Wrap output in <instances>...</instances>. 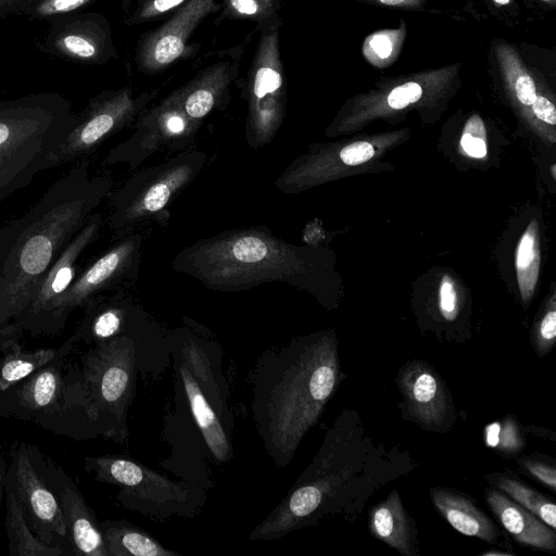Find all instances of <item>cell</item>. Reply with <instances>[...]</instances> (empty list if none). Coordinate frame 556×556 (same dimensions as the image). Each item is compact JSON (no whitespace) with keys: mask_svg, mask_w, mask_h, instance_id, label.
Segmentation results:
<instances>
[{"mask_svg":"<svg viewBox=\"0 0 556 556\" xmlns=\"http://www.w3.org/2000/svg\"><path fill=\"white\" fill-rule=\"evenodd\" d=\"M556 338V311L549 309L542 318L535 338L536 353L543 357L549 353Z\"/></svg>","mask_w":556,"mask_h":556,"instance_id":"cell-34","label":"cell"},{"mask_svg":"<svg viewBox=\"0 0 556 556\" xmlns=\"http://www.w3.org/2000/svg\"><path fill=\"white\" fill-rule=\"evenodd\" d=\"M415 466L407 451L376 443L358 413L344 409L311 464L250 539H279L334 515L354 521L378 489Z\"/></svg>","mask_w":556,"mask_h":556,"instance_id":"cell-1","label":"cell"},{"mask_svg":"<svg viewBox=\"0 0 556 556\" xmlns=\"http://www.w3.org/2000/svg\"><path fill=\"white\" fill-rule=\"evenodd\" d=\"M37 445L14 442L9 452L4 486L18 500L31 531L43 542L72 555L59 501L37 463Z\"/></svg>","mask_w":556,"mask_h":556,"instance_id":"cell-8","label":"cell"},{"mask_svg":"<svg viewBox=\"0 0 556 556\" xmlns=\"http://www.w3.org/2000/svg\"><path fill=\"white\" fill-rule=\"evenodd\" d=\"M7 475V463L3 456L2 442L0 438V502L4 495V483Z\"/></svg>","mask_w":556,"mask_h":556,"instance_id":"cell-43","label":"cell"},{"mask_svg":"<svg viewBox=\"0 0 556 556\" xmlns=\"http://www.w3.org/2000/svg\"><path fill=\"white\" fill-rule=\"evenodd\" d=\"M421 94L422 90L418 84L406 83L390 92L388 103L392 109L400 110L419 100Z\"/></svg>","mask_w":556,"mask_h":556,"instance_id":"cell-35","label":"cell"},{"mask_svg":"<svg viewBox=\"0 0 556 556\" xmlns=\"http://www.w3.org/2000/svg\"><path fill=\"white\" fill-rule=\"evenodd\" d=\"M544 1H549V0H544Z\"/></svg>","mask_w":556,"mask_h":556,"instance_id":"cell-47","label":"cell"},{"mask_svg":"<svg viewBox=\"0 0 556 556\" xmlns=\"http://www.w3.org/2000/svg\"><path fill=\"white\" fill-rule=\"evenodd\" d=\"M486 481L556 530V505L544 494L503 473L489 475Z\"/></svg>","mask_w":556,"mask_h":556,"instance_id":"cell-27","label":"cell"},{"mask_svg":"<svg viewBox=\"0 0 556 556\" xmlns=\"http://www.w3.org/2000/svg\"><path fill=\"white\" fill-rule=\"evenodd\" d=\"M202 154H188L131 177L111 194L110 225L117 235L148 215L160 212L203 163Z\"/></svg>","mask_w":556,"mask_h":556,"instance_id":"cell-9","label":"cell"},{"mask_svg":"<svg viewBox=\"0 0 556 556\" xmlns=\"http://www.w3.org/2000/svg\"><path fill=\"white\" fill-rule=\"evenodd\" d=\"M500 4H507L509 0H495Z\"/></svg>","mask_w":556,"mask_h":556,"instance_id":"cell-46","label":"cell"},{"mask_svg":"<svg viewBox=\"0 0 556 556\" xmlns=\"http://www.w3.org/2000/svg\"><path fill=\"white\" fill-rule=\"evenodd\" d=\"M534 224L529 226L522 236L516 255V266L518 270V280L523 299L531 296L538 276L540 253L535 247Z\"/></svg>","mask_w":556,"mask_h":556,"instance_id":"cell-30","label":"cell"},{"mask_svg":"<svg viewBox=\"0 0 556 556\" xmlns=\"http://www.w3.org/2000/svg\"><path fill=\"white\" fill-rule=\"evenodd\" d=\"M371 48L376 51V53L384 59L391 54L392 51V42L384 35H376L370 40Z\"/></svg>","mask_w":556,"mask_h":556,"instance_id":"cell-42","label":"cell"},{"mask_svg":"<svg viewBox=\"0 0 556 556\" xmlns=\"http://www.w3.org/2000/svg\"><path fill=\"white\" fill-rule=\"evenodd\" d=\"M379 1L384 4L395 5V4L403 2L404 0H379Z\"/></svg>","mask_w":556,"mask_h":556,"instance_id":"cell-45","label":"cell"},{"mask_svg":"<svg viewBox=\"0 0 556 556\" xmlns=\"http://www.w3.org/2000/svg\"><path fill=\"white\" fill-rule=\"evenodd\" d=\"M483 439L488 447L508 457L520 454L526 446L521 428L511 415L488 424L483 430Z\"/></svg>","mask_w":556,"mask_h":556,"instance_id":"cell-29","label":"cell"},{"mask_svg":"<svg viewBox=\"0 0 556 556\" xmlns=\"http://www.w3.org/2000/svg\"><path fill=\"white\" fill-rule=\"evenodd\" d=\"M456 296L451 281L445 278L440 289V305L447 319L454 318Z\"/></svg>","mask_w":556,"mask_h":556,"instance_id":"cell-38","label":"cell"},{"mask_svg":"<svg viewBox=\"0 0 556 556\" xmlns=\"http://www.w3.org/2000/svg\"><path fill=\"white\" fill-rule=\"evenodd\" d=\"M139 237L127 238L108 250L85 269L60 299L52 319V336L61 332L70 315L93 298L114 288L129 274L138 256Z\"/></svg>","mask_w":556,"mask_h":556,"instance_id":"cell-15","label":"cell"},{"mask_svg":"<svg viewBox=\"0 0 556 556\" xmlns=\"http://www.w3.org/2000/svg\"><path fill=\"white\" fill-rule=\"evenodd\" d=\"M531 105L538 118L553 126L556 124V110L548 99L536 96Z\"/></svg>","mask_w":556,"mask_h":556,"instance_id":"cell-39","label":"cell"},{"mask_svg":"<svg viewBox=\"0 0 556 556\" xmlns=\"http://www.w3.org/2000/svg\"><path fill=\"white\" fill-rule=\"evenodd\" d=\"M84 315L73 334L68 338L78 342L97 343L115 337L125 336L128 306L117 296L104 299L98 295L83 307Z\"/></svg>","mask_w":556,"mask_h":556,"instance_id":"cell-22","label":"cell"},{"mask_svg":"<svg viewBox=\"0 0 556 556\" xmlns=\"http://www.w3.org/2000/svg\"><path fill=\"white\" fill-rule=\"evenodd\" d=\"M518 463L534 479L553 492L556 491V468L554 464L532 457H522Z\"/></svg>","mask_w":556,"mask_h":556,"instance_id":"cell-33","label":"cell"},{"mask_svg":"<svg viewBox=\"0 0 556 556\" xmlns=\"http://www.w3.org/2000/svg\"><path fill=\"white\" fill-rule=\"evenodd\" d=\"M108 174L80 162L24 215L0 226V354L20 342L14 326L38 282L110 193Z\"/></svg>","mask_w":556,"mask_h":556,"instance_id":"cell-2","label":"cell"},{"mask_svg":"<svg viewBox=\"0 0 556 556\" xmlns=\"http://www.w3.org/2000/svg\"><path fill=\"white\" fill-rule=\"evenodd\" d=\"M4 528L10 556H63L66 552L40 540L29 528L24 510L13 492L4 486Z\"/></svg>","mask_w":556,"mask_h":556,"instance_id":"cell-25","label":"cell"},{"mask_svg":"<svg viewBox=\"0 0 556 556\" xmlns=\"http://www.w3.org/2000/svg\"><path fill=\"white\" fill-rule=\"evenodd\" d=\"M491 555H511L510 553H507V552H503V551H491V552H484L481 554V556H491Z\"/></svg>","mask_w":556,"mask_h":556,"instance_id":"cell-44","label":"cell"},{"mask_svg":"<svg viewBox=\"0 0 556 556\" xmlns=\"http://www.w3.org/2000/svg\"><path fill=\"white\" fill-rule=\"evenodd\" d=\"M75 343L67 339L58 348L25 350L20 342L8 344L0 354V392L23 380L61 355H70Z\"/></svg>","mask_w":556,"mask_h":556,"instance_id":"cell-24","label":"cell"},{"mask_svg":"<svg viewBox=\"0 0 556 556\" xmlns=\"http://www.w3.org/2000/svg\"><path fill=\"white\" fill-rule=\"evenodd\" d=\"M515 90L518 100L525 105L532 104L536 98L535 86L530 76L523 75L518 77Z\"/></svg>","mask_w":556,"mask_h":556,"instance_id":"cell-37","label":"cell"},{"mask_svg":"<svg viewBox=\"0 0 556 556\" xmlns=\"http://www.w3.org/2000/svg\"><path fill=\"white\" fill-rule=\"evenodd\" d=\"M76 118L71 101L58 92L0 100V202L47 170Z\"/></svg>","mask_w":556,"mask_h":556,"instance_id":"cell-4","label":"cell"},{"mask_svg":"<svg viewBox=\"0 0 556 556\" xmlns=\"http://www.w3.org/2000/svg\"><path fill=\"white\" fill-rule=\"evenodd\" d=\"M375 154L374 148L366 141L353 142L344 147L340 157L348 165H358L370 160Z\"/></svg>","mask_w":556,"mask_h":556,"instance_id":"cell-36","label":"cell"},{"mask_svg":"<svg viewBox=\"0 0 556 556\" xmlns=\"http://www.w3.org/2000/svg\"><path fill=\"white\" fill-rule=\"evenodd\" d=\"M180 378L193 418L211 453L219 463L228 460L231 447L215 408L204 395L199 381L184 362L179 366Z\"/></svg>","mask_w":556,"mask_h":556,"instance_id":"cell-23","label":"cell"},{"mask_svg":"<svg viewBox=\"0 0 556 556\" xmlns=\"http://www.w3.org/2000/svg\"><path fill=\"white\" fill-rule=\"evenodd\" d=\"M281 17L257 26L258 40L248 73V134L270 139L282 123L287 104L285 67L280 52Z\"/></svg>","mask_w":556,"mask_h":556,"instance_id":"cell-6","label":"cell"},{"mask_svg":"<svg viewBox=\"0 0 556 556\" xmlns=\"http://www.w3.org/2000/svg\"><path fill=\"white\" fill-rule=\"evenodd\" d=\"M222 8L217 0H187L157 27L141 35L135 61L146 75L164 72L188 54L189 40L198 26Z\"/></svg>","mask_w":556,"mask_h":556,"instance_id":"cell-14","label":"cell"},{"mask_svg":"<svg viewBox=\"0 0 556 556\" xmlns=\"http://www.w3.org/2000/svg\"><path fill=\"white\" fill-rule=\"evenodd\" d=\"M84 466L97 481L119 488L118 500L124 506L161 513L176 510L188 501V489L127 458L118 456H86Z\"/></svg>","mask_w":556,"mask_h":556,"instance_id":"cell-11","label":"cell"},{"mask_svg":"<svg viewBox=\"0 0 556 556\" xmlns=\"http://www.w3.org/2000/svg\"><path fill=\"white\" fill-rule=\"evenodd\" d=\"M337 341L300 338L257 362L252 412L267 453L287 466L340 383Z\"/></svg>","mask_w":556,"mask_h":556,"instance_id":"cell-3","label":"cell"},{"mask_svg":"<svg viewBox=\"0 0 556 556\" xmlns=\"http://www.w3.org/2000/svg\"><path fill=\"white\" fill-rule=\"evenodd\" d=\"M101 225L102 215L94 212L40 279L14 326L20 341L24 333L33 337L52 336L55 307L74 281L84 252L98 239Z\"/></svg>","mask_w":556,"mask_h":556,"instance_id":"cell-10","label":"cell"},{"mask_svg":"<svg viewBox=\"0 0 556 556\" xmlns=\"http://www.w3.org/2000/svg\"><path fill=\"white\" fill-rule=\"evenodd\" d=\"M397 387L408 418L426 430L447 432L455 420L452 396L441 376L426 362H407L399 371Z\"/></svg>","mask_w":556,"mask_h":556,"instance_id":"cell-17","label":"cell"},{"mask_svg":"<svg viewBox=\"0 0 556 556\" xmlns=\"http://www.w3.org/2000/svg\"><path fill=\"white\" fill-rule=\"evenodd\" d=\"M33 0H0V18L23 14L25 8Z\"/></svg>","mask_w":556,"mask_h":556,"instance_id":"cell-41","label":"cell"},{"mask_svg":"<svg viewBox=\"0 0 556 556\" xmlns=\"http://www.w3.org/2000/svg\"><path fill=\"white\" fill-rule=\"evenodd\" d=\"M220 4L216 23L224 20L251 21L257 27L281 17V0H222Z\"/></svg>","mask_w":556,"mask_h":556,"instance_id":"cell-28","label":"cell"},{"mask_svg":"<svg viewBox=\"0 0 556 556\" xmlns=\"http://www.w3.org/2000/svg\"><path fill=\"white\" fill-rule=\"evenodd\" d=\"M485 501L505 530L520 544L555 553L556 533L539 517L496 488L485 491Z\"/></svg>","mask_w":556,"mask_h":556,"instance_id":"cell-19","label":"cell"},{"mask_svg":"<svg viewBox=\"0 0 556 556\" xmlns=\"http://www.w3.org/2000/svg\"><path fill=\"white\" fill-rule=\"evenodd\" d=\"M155 94L156 91L135 96L129 86H124L104 90L89 99L67 136L50 155L47 169L89 154L108 137L138 117Z\"/></svg>","mask_w":556,"mask_h":556,"instance_id":"cell-7","label":"cell"},{"mask_svg":"<svg viewBox=\"0 0 556 556\" xmlns=\"http://www.w3.org/2000/svg\"><path fill=\"white\" fill-rule=\"evenodd\" d=\"M460 144L464 151L472 157H483L486 154L485 139L463 132Z\"/></svg>","mask_w":556,"mask_h":556,"instance_id":"cell-40","label":"cell"},{"mask_svg":"<svg viewBox=\"0 0 556 556\" xmlns=\"http://www.w3.org/2000/svg\"><path fill=\"white\" fill-rule=\"evenodd\" d=\"M369 530L376 539L403 556L419 554L416 521L405 510L396 489L370 508Z\"/></svg>","mask_w":556,"mask_h":556,"instance_id":"cell-20","label":"cell"},{"mask_svg":"<svg viewBox=\"0 0 556 556\" xmlns=\"http://www.w3.org/2000/svg\"><path fill=\"white\" fill-rule=\"evenodd\" d=\"M36 458L61 506L72 555L108 556L99 521L74 480L39 447Z\"/></svg>","mask_w":556,"mask_h":556,"instance_id":"cell-16","label":"cell"},{"mask_svg":"<svg viewBox=\"0 0 556 556\" xmlns=\"http://www.w3.org/2000/svg\"><path fill=\"white\" fill-rule=\"evenodd\" d=\"M134 348L126 336L97 342L77 365L83 405L94 432L119 440L132 392Z\"/></svg>","mask_w":556,"mask_h":556,"instance_id":"cell-5","label":"cell"},{"mask_svg":"<svg viewBox=\"0 0 556 556\" xmlns=\"http://www.w3.org/2000/svg\"><path fill=\"white\" fill-rule=\"evenodd\" d=\"M241 51L242 48L231 58L205 66L173 92L190 118L202 119L222 104L238 78Z\"/></svg>","mask_w":556,"mask_h":556,"instance_id":"cell-18","label":"cell"},{"mask_svg":"<svg viewBox=\"0 0 556 556\" xmlns=\"http://www.w3.org/2000/svg\"><path fill=\"white\" fill-rule=\"evenodd\" d=\"M430 497L440 515L459 533L491 544L497 542L498 527L470 497L442 486H432Z\"/></svg>","mask_w":556,"mask_h":556,"instance_id":"cell-21","label":"cell"},{"mask_svg":"<svg viewBox=\"0 0 556 556\" xmlns=\"http://www.w3.org/2000/svg\"><path fill=\"white\" fill-rule=\"evenodd\" d=\"M187 0H132L124 12V24L137 26L168 16Z\"/></svg>","mask_w":556,"mask_h":556,"instance_id":"cell-31","label":"cell"},{"mask_svg":"<svg viewBox=\"0 0 556 556\" xmlns=\"http://www.w3.org/2000/svg\"><path fill=\"white\" fill-rule=\"evenodd\" d=\"M98 0H33L23 11L30 20H50L54 16L80 12Z\"/></svg>","mask_w":556,"mask_h":556,"instance_id":"cell-32","label":"cell"},{"mask_svg":"<svg viewBox=\"0 0 556 556\" xmlns=\"http://www.w3.org/2000/svg\"><path fill=\"white\" fill-rule=\"evenodd\" d=\"M99 527L108 556H177L128 522L105 520Z\"/></svg>","mask_w":556,"mask_h":556,"instance_id":"cell-26","label":"cell"},{"mask_svg":"<svg viewBox=\"0 0 556 556\" xmlns=\"http://www.w3.org/2000/svg\"><path fill=\"white\" fill-rule=\"evenodd\" d=\"M61 355L0 392V416L33 421L51 432L68 402L66 358Z\"/></svg>","mask_w":556,"mask_h":556,"instance_id":"cell-12","label":"cell"},{"mask_svg":"<svg viewBox=\"0 0 556 556\" xmlns=\"http://www.w3.org/2000/svg\"><path fill=\"white\" fill-rule=\"evenodd\" d=\"M38 48L45 53L80 65H103L117 58L108 18L98 12L54 16Z\"/></svg>","mask_w":556,"mask_h":556,"instance_id":"cell-13","label":"cell"}]
</instances>
